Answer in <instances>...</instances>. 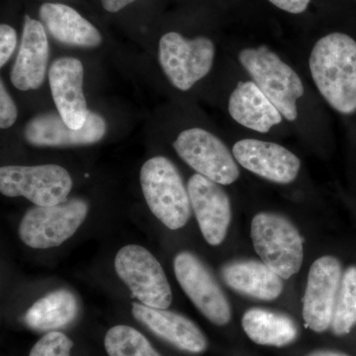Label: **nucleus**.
I'll return each mask as SVG.
<instances>
[{"instance_id":"obj_9","label":"nucleus","mask_w":356,"mask_h":356,"mask_svg":"<svg viewBox=\"0 0 356 356\" xmlns=\"http://www.w3.org/2000/svg\"><path fill=\"white\" fill-rule=\"evenodd\" d=\"M173 147L184 163L218 184H234L240 177L235 156L228 147L204 129H187L180 133Z\"/></svg>"},{"instance_id":"obj_14","label":"nucleus","mask_w":356,"mask_h":356,"mask_svg":"<svg viewBox=\"0 0 356 356\" xmlns=\"http://www.w3.org/2000/svg\"><path fill=\"white\" fill-rule=\"evenodd\" d=\"M106 133V123L100 115L90 112L81 129H72L55 113L40 114L25 128V138L36 147L86 146L99 142Z\"/></svg>"},{"instance_id":"obj_22","label":"nucleus","mask_w":356,"mask_h":356,"mask_svg":"<svg viewBox=\"0 0 356 356\" xmlns=\"http://www.w3.org/2000/svg\"><path fill=\"white\" fill-rule=\"evenodd\" d=\"M79 302L69 290L60 289L39 299L25 314V323L35 331H54L74 322Z\"/></svg>"},{"instance_id":"obj_4","label":"nucleus","mask_w":356,"mask_h":356,"mask_svg":"<svg viewBox=\"0 0 356 356\" xmlns=\"http://www.w3.org/2000/svg\"><path fill=\"white\" fill-rule=\"evenodd\" d=\"M250 235L262 262L282 280L298 273L303 264V238L289 220L259 213L252 219Z\"/></svg>"},{"instance_id":"obj_20","label":"nucleus","mask_w":356,"mask_h":356,"mask_svg":"<svg viewBox=\"0 0 356 356\" xmlns=\"http://www.w3.org/2000/svg\"><path fill=\"white\" fill-rule=\"evenodd\" d=\"M222 277L235 291L252 298L271 301L283 291L281 277L264 262L235 261L222 268Z\"/></svg>"},{"instance_id":"obj_11","label":"nucleus","mask_w":356,"mask_h":356,"mask_svg":"<svg viewBox=\"0 0 356 356\" xmlns=\"http://www.w3.org/2000/svg\"><path fill=\"white\" fill-rule=\"evenodd\" d=\"M341 277V262L336 257L325 255L312 264L303 299V318L312 331L331 327Z\"/></svg>"},{"instance_id":"obj_24","label":"nucleus","mask_w":356,"mask_h":356,"mask_svg":"<svg viewBox=\"0 0 356 356\" xmlns=\"http://www.w3.org/2000/svg\"><path fill=\"white\" fill-rule=\"evenodd\" d=\"M104 346L109 356H161L144 334L129 325H115L107 332Z\"/></svg>"},{"instance_id":"obj_5","label":"nucleus","mask_w":356,"mask_h":356,"mask_svg":"<svg viewBox=\"0 0 356 356\" xmlns=\"http://www.w3.org/2000/svg\"><path fill=\"white\" fill-rule=\"evenodd\" d=\"M88 204L72 199L54 206H36L20 221L18 235L29 248L58 247L76 234L88 216Z\"/></svg>"},{"instance_id":"obj_27","label":"nucleus","mask_w":356,"mask_h":356,"mask_svg":"<svg viewBox=\"0 0 356 356\" xmlns=\"http://www.w3.org/2000/svg\"><path fill=\"white\" fill-rule=\"evenodd\" d=\"M17 44V34L11 26H0V67H3L13 55Z\"/></svg>"},{"instance_id":"obj_8","label":"nucleus","mask_w":356,"mask_h":356,"mask_svg":"<svg viewBox=\"0 0 356 356\" xmlns=\"http://www.w3.org/2000/svg\"><path fill=\"white\" fill-rule=\"evenodd\" d=\"M215 46L210 39H186L177 32L166 33L159 41V63L170 83L189 90L212 69Z\"/></svg>"},{"instance_id":"obj_1","label":"nucleus","mask_w":356,"mask_h":356,"mask_svg":"<svg viewBox=\"0 0 356 356\" xmlns=\"http://www.w3.org/2000/svg\"><path fill=\"white\" fill-rule=\"evenodd\" d=\"M314 83L325 102L343 115L356 112V42L334 32L318 40L309 58Z\"/></svg>"},{"instance_id":"obj_10","label":"nucleus","mask_w":356,"mask_h":356,"mask_svg":"<svg viewBox=\"0 0 356 356\" xmlns=\"http://www.w3.org/2000/svg\"><path fill=\"white\" fill-rule=\"evenodd\" d=\"M173 266L178 283L196 308L213 324H228L231 306L205 264L191 252H182L175 257Z\"/></svg>"},{"instance_id":"obj_17","label":"nucleus","mask_w":356,"mask_h":356,"mask_svg":"<svg viewBox=\"0 0 356 356\" xmlns=\"http://www.w3.org/2000/svg\"><path fill=\"white\" fill-rule=\"evenodd\" d=\"M132 314L154 334L179 350L191 353H204L208 343L197 325L188 318L166 309L151 308L133 303Z\"/></svg>"},{"instance_id":"obj_15","label":"nucleus","mask_w":356,"mask_h":356,"mask_svg":"<svg viewBox=\"0 0 356 356\" xmlns=\"http://www.w3.org/2000/svg\"><path fill=\"white\" fill-rule=\"evenodd\" d=\"M51 96L58 115L72 129H81L90 111L84 97L83 67L76 58H60L49 70Z\"/></svg>"},{"instance_id":"obj_25","label":"nucleus","mask_w":356,"mask_h":356,"mask_svg":"<svg viewBox=\"0 0 356 356\" xmlns=\"http://www.w3.org/2000/svg\"><path fill=\"white\" fill-rule=\"evenodd\" d=\"M74 343L60 332L51 331L40 339L29 356H70Z\"/></svg>"},{"instance_id":"obj_2","label":"nucleus","mask_w":356,"mask_h":356,"mask_svg":"<svg viewBox=\"0 0 356 356\" xmlns=\"http://www.w3.org/2000/svg\"><path fill=\"white\" fill-rule=\"evenodd\" d=\"M140 186L147 206L170 229L184 227L191 215L188 191L181 175L165 156H154L142 166Z\"/></svg>"},{"instance_id":"obj_19","label":"nucleus","mask_w":356,"mask_h":356,"mask_svg":"<svg viewBox=\"0 0 356 356\" xmlns=\"http://www.w3.org/2000/svg\"><path fill=\"white\" fill-rule=\"evenodd\" d=\"M42 24L60 43L95 48L102 44L99 31L72 7L62 3H44L40 8Z\"/></svg>"},{"instance_id":"obj_26","label":"nucleus","mask_w":356,"mask_h":356,"mask_svg":"<svg viewBox=\"0 0 356 356\" xmlns=\"http://www.w3.org/2000/svg\"><path fill=\"white\" fill-rule=\"evenodd\" d=\"M18 110L13 98L4 86L3 81H0V127L10 128L17 119Z\"/></svg>"},{"instance_id":"obj_13","label":"nucleus","mask_w":356,"mask_h":356,"mask_svg":"<svg viewBox=\"0 0 356 356\" xmlns=\"http://www.w3.org/2000/svg\"><path fill=\"white\" fill-rule=\"evenodd\" d=\"M192 209L201 233L211 245H221L232 220L228 194L220 184L203 175H194L187 184Z\"/></svg>"},{"instance_id":"obj_3","label":"nucleus","mask_w":356,"mask_h":356,"mask_svg":"<svg viewBox=\"0 0 356 356\" xmlns=\"http://www.w3.org/2000/svg\"><path fill=\"white\" fill-rule=\"evenodd\" d=\"M238 60L283 118L290 122L296 120L297 102L305 91L298 74L266 46L243 49Z\"/></svg>"},{"instance_id":"obj_18","label":"nucleus","mask_w":356,"mask_h":356,"mask_svg":"<svg viewBox=\"0 0 356 356\" xmlns=\"http://www.w3.org/2000/svg\"><path fill=\"white\" fill-rule=\"evenodd\" d=\"M228 109L236 123L255 132H269L283 119L280 110L252 81L238 83L229 96Z\"/></svg>"},{"instance_id":"obj_23","label":"nucleus","mask_w":356,"mask_h":356,"mask_svg":"<svg viewBox=\"0 0 356 356\" xmlns=\"http://www.w3.org/2000/svg\"><path fill=\"white\" fill-rule=\"evenodd\" d=\"M356 325V266L346 269L337 293L331 329L336 336L350 334Z\"/></svg>"},{"instance_id":"obj_28","label":"nucleus","mask_w":356,"mask_h":356,"mask_svg":"<svg viewBox=\"0 0 356 356\" xmlns=\"http://www.w3.org/2000/svg\"><path fill=\"white\" fill-rule=\"evenodd\" d=\"M273 6L292 14L304 13L311 0H269Z\"/></svg>"},{"instance_id":"obj_7","label":"nucleus","mask_w":356,"mask_h":356,"mask_svg":"<svg viewBox=\"0 0 356 356\" xmlns=\"http://www.w3.org/2000/svg\"><path fill=\"white\" fill-rule=\"evenodd\" d=\"M72 179L63 166L7 165L0 168V192L7 197H25L36 206L67 201Z\"/></svg>"},{"instance_id":"obj_21","label":"nucleus","mask_w":356,"mask_h":356,"mask_svg":"<svg viewBox=\"0 0 356 356\" xmlns=\"http://www.w3.org/2000/svg\"><path fill=\"white\" fill-rule=\"evenodd\" d=\"M242 325L247 336L259 346L282 348L294 343L299 334L296 323L291 318L264 309L245 312Z\"/></svg>"},{"instance_id":"obj_12","label":"nucleus","mask_w":356,"mask_h":356,"mask_svg":"<svg viewBox=\"0 0 356 356\" xmlns=\"http://www.w3.org/2000/svg\"><path fill=\"white\" fill-rule=\"evenodd\" d=\"M236 163L248 172L280 184H291L298 177L301 161L281 145L255 139H243L233 147Z\"/></svg>"},{"instance_id":"obj_6","label":"nucleus","mask_w":356,"mask_h":356,"mask_svg":"<svg viewBox=\"0 0 356 356\" xmlns=\"http://www.w3.org/2000/svg\"><path fill=\"white\" fill-rule=\"evenodd\" d=\"M115 270L143 305L168 309L172 293L163 267L147 248L128 245L115 257Z\"/></svg>"},{"instance_id":"obj_30","label":"nucleus","mask_w":356,"mask_h":356,"mask_svg":"<svg viewBox=\"0 0 356 356\" xmlns=\"http://www.w3.org/2000/svg\"><path fill=\"white\" fill-rule=\"evenodd\" d=\"M307 356H350L346 353H341V351L329 350H318L309 353Z\"/></svg>"},{"instance_id":"obj_16","label":"nucleus","mask_w":356,"mask_h":356,"mask_svg":"<svg viewBox=\"0 0 356 356\" xmlns=\"http://www.w3.org/2000/svg\"><path fill=\"white\" fill-rule=\"evenodd\" d=\"M49 60V42L44 25L25 16L17 58L11 69V83L22 91L38 89L43 84Z\"/></svg>"},{"instance_id":"obj_29","label":"nucleus","mask_w":356,"mask_h":356,"mask_svg":"<svg viewBox=\"0 0 356 356\" xmlns=\"http://www.w3.org/2000/svg\"><path fill=\"white\" fill-rule=\"evenodd\" d=\"M103 8L108 13H115L125 8L129 4L133 3L136 0H100Z\"/></svg>"}]
</instances>
